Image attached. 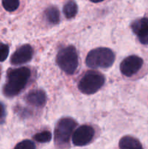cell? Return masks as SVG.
<instances>
[{
  "instance_id": "6da1fadb",
  "label": "cell",
  "mask_w": 148,
  "mask_h": 149,
  "mask_svg": "<svg viewBox=\"0 0 148 149\" xmlns=\"http://www.w3.org/2000/svg\"><path fill=\"white\" fill-rule=\"evenodd\" d=\"M30 77V71L26 67L9 70L7 81L3 88L4 95L12 97L18 95L24 89Z\"/></svg>"
},
{
  "instance_id": "30bf717a",
  "label": "cell",
  "mask_w": 148,
  "mask_h": 149,
  "mask_svg": "<svg viewBox=\"0 0 148 149\" xmlns=\"http://www.w3.org/2000/svg\"><path fill=\"white\" fill-rule=\"evenodd\" d=\"M133 33L139 37V39L148 35V18L142 17L134 20L131 24Z\"/></svg>"
},
{
  "instance_id": "8fae6325",
  "label": "cell",
  "mask_w": 148,
  "mask_h": 149,
  "mask_svg": "<svg viewBox=\"0 0 148 149\" xmlns=\"http://www.w3.org/2000/svg\"><path fill=\"white\" fill-rule=\"evenodd\" d=\"M119 148L120 149H144L139 140L129 135L123 137L120 140Z\"/></svg>"
},
{
  "instance_id": "5bb4252c",
  "label": "cell",
  "mask_w": 148,
  "mask_h": 149,
  "mask_svg": "<svg viewBox=\"0 0 148 149\" xmlns=\"http://www.w3.org/2000/svg\"><path fill=\"white\" fill-rule=\"evenodd\" d=\"M34 140L39 143H48L52 139V134L49 131H43L41 132L36 134L33 137Z\"/></svg>"
},
{
  "instance_id": "3957f363",
  "label": "cell",
  "mask_w": 148,
  "mask_h": 149,
  "mask_svg": "<svg viewBox=\"0 0 148 149\" xmlns=\"http://www.w3.org/2000/svg\"><path fill=\"white\" fill-rule=\"evenodd\" d=\"M58 66L68 75H72L76 71L78 65L77 51L73 46H68L58 52L56 58Z\"/></svg>"
},
{
  "instance_id": "ac0fdd59",
  "label": "cell",
  "mask_w": 148,
  "mask_h": 149,
  "mask_svg": "<svg viewBox=\"0 0 148 149\" xmlns=\"http://www.w3.org/2000/svg\"><path fill=\"white\" fill-rule=\"evenodd\" d=\"M6 119V111L4 105L0 103V125H2Z\"/></svg>"
},
{
  "instance_id": "d6986e66",
  "label": "cell",
  "mask_w": 148,
  "mask_h": 149,
  "mask_svg": "<svg viewBox=\"0 0 148 149\" xmlns=\"http://www.w3.org/2000/svg\"><path fill=\"white\" fill-rule=\"evenodd\" d=\"M139 42L143 45H148V35L145 37L139 39Z\"/></svg>"
},
{
  "instance_id": "ffe728a7",
  "label": "cell",
  "mask_w": 148,
  "mask_h": 149,
  "mask_svg": "<svg viewBox=\"0 0 148 149\" xmlns=\"http://www.w3.org/2000/svg\"><path fill=\"white\" fill-rule=\"evenodd\" d=\"M91 1V2H94V3H98V2H101V1H104V0H89Z\"/></svg>"
},
{
  "instance_id": "2e32d148",
  "label": "cell",
  "mask_w": 148,
  "mask_h": 149,
  "mask_svg": "<svg viewBox=\"0 0 148 149\" xmlns=\"http://www.w3.org/2000/svg\"><path fill=\"white\" fill-rule=\"evenodd\" d=\"M14 149H36V146L33 141L30 140H24L17 143Z\"/></svg>"
},
{
  "instance_id": "8992f818",
  "label": "cell",
  "mask_w": 148,
  "mask_h": 149,
  "mask_svg": "<svg viewBox=\"0 0 148 149\" xmlns=\"http://www.w3.org/2000/svg\"><path fill=\"white\" fill-rule=\"evenodd\" d=\"M94 135V130L89 125H82L73 134V143L76 146H84L89 143Z\"/></svg>"
},
{
  "instance_id": "7a4b0ae2",
  "label": "cell",
  "mask_w": 148,
  "mask_h": 149,
  "mask_svg": "<svg viewBox=\"0 0 148 149\" xmlns=\"http://www.w3.org/2000/svg\"><path fill=\"white\" fill-rule=\"evenodd\" d=\"M115 61V54L109 48L99 47L90 51L86 58V64L91 68H107Z\"/></svg>"
},
{
  "instance_id": "9c48e42d",
  "label": "cell",
  "mask_w": 148,
  "mask_h": 149,
  "mask_svg": "<svg viewBox=\"0 0 148 149\" xmlns=\"http://www.w3.org/2000/svg\"><path fill=\"white\" fill-rule=\"evenodd\" d=\"M26 100L30 105L36 107H41L46 102V95L41 90H35L30 92L26 95Z\"/></svg>"
},
{
  "instance_id": "9a60e30c",
  "label": "cell",
  "mask_w": 148,
  "mask_h": 149,
  "mask_svg": "<svg viewBox=\"0 0 148 149\" xmlns=\"http://www.w3.org/2000/svg\"><path fill=\"white\" fill-rule=\"evenodd\" d=\"M3 7L8 12H13L20 5L19 0H2Z\"/></svg>"
},
{
  "instance_id": "7c38bea8",
  "label": "cell",
  "mask_w": 148,
  "mask_h": 149,
  "mask_svg": "<svg viewBox=\"0 0 148 149\" xmlns=\"http://www.w3.org/2000/svg\"><path fill=\"white\" fill-rule=\"evenodd\" d=\"M45 17L49 23L57 24L59 22V12L57 7H49L45 10Z\"/></svg>"
},
{
  "instance_id": "e0dca14e",
  "label": "cell",
  "mask_w": 148,
  "mask_h": 149,
  "mask_svg": "<svg viewBox=\"0 0 148 149\" xmlns=\"http://www.w3.org/2000/svg\"><path fill=\"white\" fill-rule=\"evenodd\" d=\"M10 48L7 45L0 43V62H3L7 58Z\"/></svg>"
},
{
  "instance_id": "ba28073f",
  "label": "cell",
  "mask_w": 148,
  "mask_h": 149,
  "mask_svg": "<svg viewBox=\"0 0 148 149\" xmlns=\"http://www.w3.org/2000/svg\"><path fill=\"white\" fill-rule=\"evenodd\" d=\"M33 48L29 45H24L19 47L12 55L10 62L12 65H21L29 62L33 58Z\"/></svg>"
},
{
  "instance_id": "4fadbf2b",
  "label": "cell",
  "mask_w": 148,
  "mask_h": 149,
  "mask_svg": "<svg viewBox=\"0 0 148 149\" xmlns=\"http://www.w3.org/2000/svg\"><path fill=\"white\" fill-rule=\"evenodd\" d=\"M78 13V6L73 0H70L64 5L63 13L67 18L75 17Z\"/></svg>"
},
{
  "instance_id": "52a82bcc",
  "label": "cell",
  "mask_w": 148,
  "mask_h": 149,
  "mask_svg": "<svg viewBox=\"0 0 148 149\" xmlns=\"http://www.w3.org/2000/svg\"><path fill=\"white\" fill-rule=\"evenodd\" d=\"M143 65V60L137 55H130L123 60L120 65V70L124 76L130 77L137 73Z\"/></svg>"
},
{
  "instance_id": "277c9868",
  "label": "cell",
  "mask_w": 148,
  "mask_h": 149,
  "mask_svg": "<svg viewBox=\"0 0 148 149\" xmlns=\"http://www.w3.org/2000/svg\"><path fill=\"white\" fill-rule=\"evenodd\" d=\"M104 84V77L100 72L89 71L78 83V90L86 95L97 93Z\"/></svg>"
},
{
  "instance_id": "5b68a950",
  "label": "cell",
  "mask_w": 148,
  "mask_h": 149,
  "mask_svg": "<svg viewBox=\"0 0 148 149\" xmlns=\"http://www.w3.org/2000/svg\"><path fill=\"white\" fill-rule=\"evenodd\" d=\"M77 123L71 118H62L56 125L55 130V141L58 146L65 145L69 143L71 137Z\"/></svg>"
}]
</instances>
